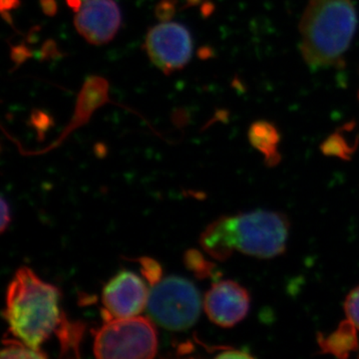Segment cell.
Listing matches in <instances>:
<instances>
[{
    "mask_svg": "<svg viewBox=\"0 0 359 359\" xmlns=\"http://www.w3.org/2000/svg\"><path fill=\"white\" fill-rule=\"evenodd\" d=\"M289 235L290 222L285 215L257 210L217 219L205 229L200 243L205 252L219 261L235 252L273 259L285 252Z\"/></svg>",
    "mask_w": 359,
    "mask_h": 359,
    "instance_id": "obj_1",
    "label": "cell"
},
{
    "mask_svg": "<svg viewBox=\"0 0 359 359\" xmlns=\"http://www.w3.org/2000/svg\"><path fill=\"white\" fill-rule=\"evenodd\" d=\"M60 295L57 287L40 280L32 269L26 266L18 269L6 292L4 316L9 332L40 351L60 323Z\"/></svg>",
    "mask_w": 359,
    "mask_h": 359,
    "instance_id": "obj_2",
    "label": "cell"
},
{
    "mask_svg": "<svg viewBox=\"0 0 359 359\" xmlns=\"http://www.w3.org/2000/svg\"><path fill=\"white\" fill-rule=\"evenodd\" d=\"M356 27L358 14L351 0H309L299 23L306 65L342 67Z\"/></svg>",
    "mask_w": 359,
    "mask_h": 359,
    "instance_id": "obj_3",
    "label": "cell"
},
{
    "mask_svg": "<svg viewBox=\"0 0 359 359\" xmlns=\"http://www.w3.org/2000/svg\"><path fill=\"white\" fill-rule=\"evenodd\" d=\"M93 334L97 358H153L158 351L157 330L143 316L110 318Z\"/></svg>",
    "mask_w": 359,
    "mask_h": 359,
    "instance_id": "obj_4",
    "label": "cell"
},
{
    "mask_svg": "<svg viewBox=\"0 0 359 359\" xmlns=\"http://www.w3.org/2000/svg\"><path fill=\"white\" fill-rule=\"evenodd\" d=\"M201 297L192 283L180 276H169L153 285L149 292V316L166 330L182 332L197 323Z\"/></svg>",
    "mask_w": 359,
    "mask_h": 359,
    "instance_id": "obj_5",
    "label": "cell"
},
{
    "mask_svg": "<svg viewBox=\"0 0 359 359\" xmlns=\"http://www.w3.org/2000/svg\"><path fill=\"white\" fill-rule=\"evenodd\" d=\"M190 30L181 23L163 22L150 28L144 48L153 65L170 75L185 68L193 55Z\"/></svg>",
    "mask_w": 359,
    "mask_h": 359,
    "instance_id": "obj_6",
    "label": "cell"
},
{
    "mask_svg": "<svg viewBox=\"0 0 359 359\" xmlns=\"http://www.w3.org/2000/svg\"><path fill=\"white\" fill-rule=\"evenodd\" d=\"M121 25V11L115 0H85L74 18L77 32L93 45L109 43Z\"/></svg>",
    "mask_w": 359,
    "mask_h": 359,
    "instance_id": "obj_7",
    "label": "cell"
},
{
    "mask_svg": "<svg viewBox=\"0 0 359 359\" xmlns=\"http://www.w3.org/2000/svg\"><path fill=\"white\" fill-rule=\"evenodd\" d=\"M145 283L131 271H121L106 283L102 301L108 320L138 316L147 306Z\"/></svg>",
    "mask_w": 359,
    "mask_h": 359,
    "instance_id": "obj_8",
    "label": "cell"
},
{
    "mask_svg": "<svg viewBox=\"0 0 359 359\" xmlns=\"http://www.w3.org/2000/svg\"><path fill=\"white\" fill-rule=\"evenodd\" d=\"M250 306L249 292L233 280L214 283L204 299L208 318L221 327H231L244 320Z\"/></svg>",
    "mask_w": 359,
    "mask_h": 359,
    "instance_id": "obj_9",
    "label": "cell"
},
{
    "mask_svg": "<svg viewBox=\"0 0 359 359\" xmlns=\"http://www.w3.org/2000/svg\"><path fill=\"white\" fill-rule=\"evenodd\" d=\"M109 82L103 77L89 76L85 80L81 91L78 95L74 115L71 122L66 127L58 141L47 150L56 147L71 132L87 124L97 109L102 107L106 103L112 102L109 99Z\"/></svg>",
    "mask_w": 359,
    "mask_h": 359,
    "instance_id": "obj_10",
    "label": "cell"
},
{
    "mask_svg": "<svg viewBox=\"0 0 359 359\" xmlns=\"http://www.w3.org/2000/svg\"><path fill=\"white\" fill-rule=\"evenodd\" d=\"M249 141L252 147L264 156L266 166L276 167L282 160L278 146L280 135L278 128L269 121H256L250 125Z\"/></svg>",
    "mask_w": 359,
    "mask_h": 359,
    "instance_id": "obj_11",
    "label": "cell"
},
{
    "mask_svg": "<svg viewBox=\"0 0 359 359\" xmlns=\"http://www.w3.org/2000/svg\"><path fill=\"white\" fill-rule=\"evenodd\" d=\"M355 325L346 320L340 323L335 332L328 335H318V344L323 353L335 358H347L353 351H358V337Z\"/></svg>",
    "mask_w": 359,
    "mask_h": 359,
    "instance_id": "obj_12",
    "label": "cell"
},
{
    "mask_svg": "<svg viewBox=\"0 0 359 359\" xmlns=\"http://www.w3.org/2000/svg\"><path fill=\"white\" fill-rule=\"evenodd\" d=\"M84 325L79 321H70L62 313L56 332L60 340L61 355L72 353L79 356V346L84 334Z\"/></svg>",
    "mask_w": 359,
    "mask_h": 359,
    "instance_id": "obj_13",
    "label": "cell"
},
{
    "mask_svg": "<svg viewBox=\"0 0 359 359\" xmlns=\"http://www.w3.org/2000/svg\"><path fill=\"white\" fill-rule=\"evenodd\" d=\"M344 129L334 132L325 139L321 144L320 150L325 156H332V157L340 158L342 160H351L356 149H358L359 142L351 144L344 134Z\"/></svg>",
    "mask_w": 359,
    "mask_h": 359,
    "instance_id": "obj_14",
    "label": "cell"
},
{
    "mask_svg": "<svg viewBox=\"0 0 359 359\" xmlns=\"http://www.w3.org/2000/svg\"><path fill=\"white\" fill-rule=\"evenodd\" d=\"M1 358H45L46 354L28 346L21 340L6 339L4 341Z\"/></svg>",
    "mask_w": 359,
    "mask_h": 359,
    "instance_id": "obj_15",
    "label": "cell"
},
{
    "mask_svg": "<svg viewBox=\"0 0 359 359\" xmlns=\"http://www.w3.org/2000/svg\"><path fill=\"white\" fill-rule=\"evenodd\" d=\"M186 266L199 278H205L212 273L214 264L209 263L198 250H189L185 257Z\"/></svg>",
    "mask_w": 359,
    "mask_h": 359,
    "instance_id": "obj_16",
    "label": "cell"
},
{
    "mask_svg": "<svg viewBox=\"0 0 359 359\" xmlns=\"http://www.w3.org/2000/svg\"><path fill=\"white\" fill-rule=\"evenodd\" d=\"M29 124L39 132V136L43 137L54 125V120L48 112L34 108L30 114Z\"/></svg>",
    "mask_w": 359,
    "mask_h": 359,
    "instance_id": "obj_17",
    "label": "cell"
},
{
    "mask_svg": "<svg viewBox=\"0 0 359 359\" xmlns=\"http://www.w3.org/2000/svg\"><path fill=\"white\" fill-rule=\"evenodd\" d=\"M344 311L347 320H351L359 330V285L347 295L344 302Z\"/></svg>",
    "mask_w": 359,
    "mask_h": 359,
    "instance_id": "obj_18",
    "label": "cell"
},
{
    "mask_svg": "<svg viewBox=\"0 0 359 359\" xmlns=\"http://www.w3.org/2000/svg\"><path fill=\"white\" fill-rule=\"evenodd\" d=\"M140 262L142 271L143 275L149 280L151 285H155L156 283L162 280V269L157 262L150 257H141Z\"/></svg>",
    "mask_w": 359,
    "mask_h": 359,
    "instance_id": "obj_19",
    "label": "cell"
},
{
    "mask_svg": "<svg viewBox=\"0 0 359 359\" xmlns=\"http://www.w3.org/2000/svg\"><path fill=\"white\" fill-rule=\"evenodd\" d=\"M178 0H160L155 7L156 18L161 22H169L177 13Z\"/></svg>",
    "mask_w": 359,
    "mask_h": 359,
    "instance_id": "obj_20",
    "label": "cell"
},
{
    "mask_svg": "<svg viewBox=\"0 0 359 359\" xmlns=\"http://www.w3.org/2000/svg\"><path fill=\"white\" fill-rule=\"evenodd\" d=\"M32 57H33V51L29 47L26 46L25 42L18 45H11V58L14 65L11 71L18 69L28 59Z\"/></svg>",
    "mask_w": 359,
    "mask_h": 359,
    "instance_id": "obj_21",
    "label": "cell"
},
{
    "mask_svg": "<svg viewBox=\"0 0 359 359\" xmlns=\"http://www.w3.org/2000/svg\"><path fill=\"white\" fill-rule=\"evenodd\" d=\"M65 57V54L59 50L58 45L55 40L47 39L42 45L39 52V59L41 61L58 60Z\"/></svg>",
    "mask_w": 359,
    "mask_h": 359,
    "instance_id": "obj_22",
    "label": "cell"
},
{
    "mask_svg": "<svg viewBox=\"0 0 359 359\" xmlns=\"http://www.w3.org/2000/svg\"><path fill=\"white\" fill-rule=\"evenodd\" d=\"M11 221V209H9L8 203L6 202V199L2 197L1 199V228L0 231L1 233H4L6 229L8 228L9 224Z\"/></svg>",
    "mask_w": 359,
    "mask_h": 359,
    "instance_id": "obj_23",
    "label": "cell"
},
{
    "mask_svg": "<svg viewBox=\"0 0 359 359\" xmlns=\"http://www.w3.org/2000/svg\"><path fill=\"white\" fill-rule=\"evenodd\" d=\"M42 11L46 16L54 18L58 13V6L56 0H39Z\"/></svg>",
    "mask_w": 359,
    "mask_h": 359,
    "instance_id": "obj_24",
    "label": "cell"
},
{
    "mask_svg": "<svg viewBox=\"0 0 359 359\" xmlns=\"http://www.w3.org/2000/svg\"><path fill=\"white\" fill-rule=\"evenodd\" d=\"M219 358H250L252 355L245 351L233 348H224L221 353L217 355Z\"/></svg>",
    "mask_w": 359,
    "mask_h": 359,
    "instance_id": "obj_25",
    "label": "cell"
},
{
    "mask_svg": "<svg viewBox=\"0 0 359 359\" xmlns=\"http://www.w3.org/2000/svg\"><path fill=\"white\" fill-rule=\"evenodd\" d=\"M21 0H1L0 1V8L1 11H11L13 9L20 8Z\"/></svg>",
    "mask_w": 359,
    "mask_h": 359,
    "instance_id": "obj_26",
    "label": "cell"
},
{
    "mask_svg": "<svg viewBox=\"0 0 359 359\" xmlns=\"http://www.w3.org/2000/svg\"><path fill=\"white\" fill-rule=\"evenodd\" d=\"M215 9H216V6L212 1H205L201 7V13H202L203 18H207L212 15Z\"/></svg>",
    "mask_w": 359,
    "mask_h": 359,
    "instance_id": "obj_27",
    "label": "cell"
},
{
    "mask_svg": "<svg viewBox=\"0 0 359 359\" xmlns=\"http://www.w3.org/2000/svg\"><path fill=\"white\" fill-rule=\"evenodd\" d=\"M198 56H199V58L204 59L205 60V59L212 57L214 56V51H212L211 47L203 46L198 51Z\"/></svg>",
    "mask_w": 359,
    "mask_h": 359,
    "instance_id": "obj_28",
    "label": "cell"
},
{
    "mask_svg": "<svg viewBox=\"0 0 359 359\" xmlns=\"http://www.w3.org/2000/svg\"><path fill=\"white\" fill-rule=\"evenodd\" d=\"M66 4L69 7L71 11H74L75 13H79L82 6H83V1L82 0H66Z\"/></svg>",
    "mask_w": 359,
    "mask_h": 359,
    "instance_id": "obj_29",
    "label": "cell"
},
{
    "mask_svg": "<svg viewBox=\"0 0 359 359\" xmlns=\"http://www.w3.org/2000/svg\"><path fill=\"white\" fill-rule=\"evenodd\" d=\"M2 13V18H4V20L6 21L7 23H8L9 25L11 26V27L14 28L15 29V27H14L13 25V18H11V13H9V11H1Z\"/></svg>",
    "mask_w": 359,
    "mask_h": 359,
    "instance_id": "obj_30",
    "label": "cell"
},
{
    "mask_svg": "<svg viewBox=\"0 0 359 359\" xmlns=\"http://www.w3.org/2000/svg\"><path fill=\"white\" fill-rule=\"evenodd\" d=\"M203 0H186V4L181 9L189 8V7L197 6L202 4Z\"/></svg>",
    "mask_w": 359,
    "mask_h": 359,
    "instance_id": "obj_31",
    "label": "cell"
},
{
    "mask_svg": "<svg viewBox=\"0 0 359 359\" xmlns=\"http://www.w3.org/2000/svg\"><path fill=\"white\" fill-rule=\"evenodd\" d=\"M358 98H359V93H358Z\"/></svg>",
    "mask_w": 359,
    "mask_h": 359,
    "instance_id": "obj_32",
    "label": "cell"
}]
</instances>
